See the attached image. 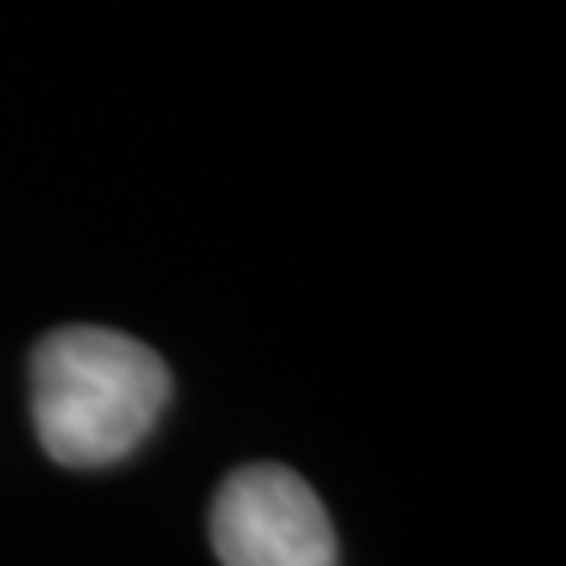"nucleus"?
<instances>
[{"label": "nucleus", "instance_id": "1", "mask_svg": "<svg viewBox=\"0 0 566 566\" xmlns=\"http://www.w3.org/2000/svg\"><path fill=\"white\" fill-rule=\"evenodd\" d=\"M170 368L109 326H62L33 349V430L52 463L109 468L156 430Z\"/></svg>", "mask_w": 566, "mask_h": 566}, {"label": "nucleus", "instance_id": "2", "mask_svg": "<svg viewBox=\"0 0 566 566\" xmlns=\"http://www.w3.org/2000/svg\"><path fill=\"white\" fill-rule=\"evenodd\" d=\"M212 547L222 566H335L326 505L279 463L237 468L212 501Z\"/></svg>", "mask_w": 566, "mask_h": 566}]
</instances>
